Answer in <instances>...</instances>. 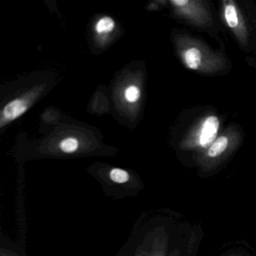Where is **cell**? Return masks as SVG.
<instances>
[{"mask_svg": "<svg viewBox=\"0 0 256 256\" xmlns=\"http://www.w3.org/2000/svg\"><path fill=\"white\" fill-rule=\"evenodd\" d=\"M170 5L180 18L200 30L211 29L214 16L208 2L203 0H172Z\"/></svg>", "mask_w": 256, "mask_h": 256, "instance_id": "5", "label": "cell"}, {"mask_svg": "<svg viewBox=\"0 0 256 256\" xmlns=\"http://www.w3.org/2000/svg\"><path fill=\"white\" fill-rule=\"evenodd\" d=\"M60 150L64 154H72L76 152L79 148V142L76 138H66L61 140Z\"/></svg>", "mask_w": 256, "mask_h": 256, "instance_id": "10", "label": "cell"}, {"mask_svg": "<svg viewBox=\"0 0 256 256\" xmlns=\"http://www.w3.org/2000/svg\"><path fill=\"white\" fill-rule=\"evenodd\" d=\"M30 103L25 98H16L4 106L0 114V127L5 126L26 113Z\"/></svg>", "mask_w": 256, "mask_h": 256, "instance_id": "7", "label": "cell"}, {"mask_svg": "<svg viewBox=\"0 0 256 256\" xmlns=\"http://www.w3.org/2000/svg\"><path fill=\"white\" fill-rule=\"evenodd\" d=\"M0 256H20L14 252L10 251L7 248H1L0 250Z\"/></svg>", "mask_w": 256, "mask_h": 256, "instance_id": "12", "label": "cell"}, {"mask_svg": "<svg viewBox=\"0 0 256 256\" xmlns=\"http://www.w3.org/2000/svg\"><path fill=\"white\" fill-rule=\"evenodd\" d=\"M108 179L112 184L125 188H137L134 186V181L131 174L124 169L114 168L108 172Z\"/></svg>", "mask_w": 256, "mask_h": 256, "instance_id": "8", "label": "cell"}, {"mask_svg": "<svg viewBox=\"0 0 256 256\" xmlns=\"http://www.w3.org/2000/svg\"><path fill=\"white\" fill-rule=\"evenodd\" d=\"M96 31L98 34H108L115 29V22L110 17H103L97 22Z\"/></svg>", "mask_w": 256, "mask_h": 256, "instance_id": "9", "label": "cell"}, {"mask_svg": "<svg viewBox=\"0 0 256 256\" xmlns=\"http://www.w3.org/2000/svg\"><path fill=\"white\" fill-rule=\"evenodd\" d=\"M221 11L223 22L240 46L242 48H250L252 40V28L241 7L234 0H223Z\"/></svg>", "mask_w": 256, "mask_h": 256, "instance_id": "4", "label": "cell"}, {"mask_svg": "<svg viewBox=\"0 0 256 256\" xmlns=\"http://www.w3.org/2000/svg\"><path fill=\"white\" fill-rule=\"evenodd\" d=\"M241 140L242 134L238 127H228L208 149L196 154V163L206 172L217 168L238 149Z\"/></svg>", "mask_w": 256, "mask_h": 256, "instance_id": "2", "label": "cell"}, {"mask_svg": "<svg viewBox=\"0 0 256 256\" xmlns=\"http://www.w3.org/2000/svg\"><path fill=\"white\" fill-rule=\"evenodd\" d=\"M176 48L182 65L191 71L214 76L224 72L228 68V60L223 54L212 50L192 36H178Z\"/></svg>", "mask_w": 256, "mask_h": 256, "instance_id": "1", "label": "cell"}, {"mask_svg": "<svg viewBox=\"0 0 256 256\" xmlns=\"http://www.w3.org/2000/svg\"><path fill=\"white\" fill-rule=\"evenodd\" d=\"M220 119L215 114H206L199 118L186 132L180 142L184 150L196 154L208 149L218 136Z\"/></svg>", "mask_w": 256, "mask_h": 256, "instance_id": "3", "label": "cell"}, {"mask_svg": "<svg viewBox=\"0 0 256 256\" xmlns=\"http://www.w3.org/2000/svg\"><path fill=\"white\" fill-rule=\"evenodd\" d=\"M169 256H180V254L179 250H175L169 254Z\"/></svg>", "mask_w": 256, "mask_h": 256, "instance_id": "13", "label": "cell"}, {"mask_svg": "<svg viewBox=\"0 0 256 256\" xmlns=\"http://www.w3.org/2000/svg\"><path fill=\"white\" fill-rule=\"evenodd\" d=\"M168 248V236L164 229L158 228L138 247L134 256H166Z\"/></svg>", "mask_w": 256, "mask_h": 256, "instance_id": "6", "label": "cell"}, {"mask_svg": "<svg viewBox=\"0 0 256 256\" xmlns=\"http://www.w3.org/2000/svg\"><path fill=\"white\" fill-rule=\"evenodd\" d=\"M228 256H241V254H232Z\"/></svg>", "mask_w": 256, "mask_h": 256, "instance_id": "14", "label": "cell"}, {"mask_svg": "<svg viewBox=\"0 0 256 256\" xmlns=\"http://www.w3.org/2000/svg\"><path fill=\"white\" fill-rule=\"evenodd\" d=\"M126 100L130 103H134L140 98V90L136 85H130L124 92Z\"/></svg>", "mask_w": 256, "mask_h": 256, "instance_id": "11", "label": "cell"}]
</instances>
